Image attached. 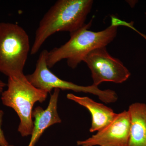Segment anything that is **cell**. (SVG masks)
I'll return each mask as SVG.
<instances>
[{"label": "cell", "mask_w": 146, "mask_h": 146, "mask_svg": "<svg viewBox=\"0 0 146 146\" xmlns=\"http://www.w3.org/2000/svg\"><path fill=\"white\" fill-rule=\"evenodd\" d=\"M3 114V112L2 110H0V146H5L8 145V143L5 137L3 131L1 129Z\"/></svg>", "instance_id": "11"}, {"label": "cell", "mask_w": 146, "mask_h": 146, "mask_svg": "<svg viewBox=\"0 0 146 146\" xmlns=\"http://www.w3.org/2000/svg\"><path fill=\"white\" fill-rule=\"evenodd\" d=\"M128 111L130 121L128 146H146V104H132Z\"/></svg>", "instance_id": "10"}, {"label": "cell", "mask_w": 146, "mask_h": 146, "mask_svg": "<svg viewBox=\"0 0 146 146\" xmlns=\"http://www.w3.org/2000/svg\"><path fill=\"white\" fill-rule=\"evenodd\" d=\"M130 125L129 113L124 110L117 114L112 122L96 134L77 143L80 146H128Z\"/></svg>", "instance_id": "7"}, {"label": "cell", "mask_w": 146, "mask_h": 146, "mask_svg": "<svg viewBox=\"0 0 146 146\" xmlns=\"http://www.w3.org/2000/svg\"><path fill=\"white\" fill-rule=\"evenodd\" d=\"M132 30H133V31H134L136 32V33L140 35H141L142 37H143L144 39L146 40V35L144 34V33H142L140 32V31H138V30L136 29L135 27L133 28Z\"/></svg>", "instance_id": "14"}, {"label": "cell", "mask_w": 146, "mask_h": 146, "mask_svg": "<svg viewBox=\"0 0 146 146\" xmlns=\"http://www.w3.org/2000/svg\"><path fill=\"white\" fill-rule=\"evenodd\" d=\"M30 50L29 37L18 24L0 23V72L7 76L24 74Z\"/></svg>", "instance_id": "4"}, {"label": "cell", "mask_w": 146, "mask_h": 146, "mask_svg": "<svg viewBox=\"0 0 146 146\" xmlns=\"http://www.w3.org/2000/svg\"><path fill=\"white\" fill-rule=\"evenodd\" d=\"M92 0H58L45 13L35 32L31 54H36L48 38L56 32L70 34L85 25L91 12Z\"/></svg>", "instance_id": "1"}, {"label": "cell", "mask_w": 146, "mask_h": 146, "mask_svg": "<svg viewBox=\"0 0 146 146\" xmlns=\"http://www.w3.org/2000/svg\"><path fill=\"white\" fill-rule=\"evenodd\" d=\"M145 16H146V12H145Z\"/></svg>", "instance_id": "16"}, {"label": "cell", "mask_w": 146, "mask_h": 146, "mask_svg": "<svg viewBox=\"0 0 146 146\" xmlns=\"http://www.w3.org/2000/svg\"><path fill=\"white\" fill-rule=\"evenodd\" d=\"M7 86V89L2 93L3 104L17 113L20 119L18 131L21 136L31 135L33 108L36 102L44 101L48 93L33 86L24 74L9 77Z\"/></svg>", "instance_id": "3"}, {"label": "cell", "mask_w": 146, "mask_h": 146, "mask_svg": "<svg viewBox=\"0 0 146 146\" xmlns=\"http://www.w3.org/2000/svg\"><path fill=\"white\" fill-rule=\"evenodd\" d=\"M5 146H14L11 145H6Z\"/></svg>", "instance_id": "15"}, {"label": "cell", "mask_w": 146, "mask_h": 146, "mask_svg": "<svg viewBox=\"0 0 146 146\" xmlns=\"http://www.w3.org/2000/svg\"><path fill=\"white\" fill-rule=\"evenodd\" d=\"M92 23L91 20L78 30L70 33V39L65 44L48 52L46 62L49 68L66 59L68 66L75 69L92 51L106 47L117 36L119 27L111 24L104 30L94 32L89 30Z\"/></svg>", "instance_id": "2"}, {"label": "cell", "mask_w": 146, "mask_h": 146, "mask_svg": "<svg viewBox=\"0 0 146 146\" xmlns=\"http://www.w3.org/2000/svg\"><path fill=\"white\" fill-rule=\"evenodd\" d=\"M48 51L41 52L37 59L34 72L26 76L28 81L38 89L50 93L54 89L62 90H72L76 92H82L93 94L98 97L102 102L106 104L117 102L118 96L115 91L110 89L102 90L98 86H80L73 82L65 81L58 77L49 70L47 65Z\"/></svg>", "instance_id": "5"}, {"label": "cell", "mask_w": 146, "mask_h": 146, "mask_svg": "<svg viewBox=\"0 0 146 146\" xmlns=\"http://www.w3.org/2000/svg\"><path fill=\"white\" fill-rule=\"evenodd\" d=\"M60 91L59 89H54L46 109L38 106L33 111L32 117L35 118V121L31 138L28 146H35L46 129L55 124L61 122L57 112V102Z\"/></svg>", "instance_id": "8"}, {"label": "cell", "mask_w": 146, "mask_h": 146, "mask_svg": "<svg viewBox=\"0 0 146 146\" xmlns=\"http://www.w3.org/2000/svg\"><path fill=\"white\" fill-rule=\"evenodd\" d=\"M68 99L75 102L89 110L92 117L91 132L99 131L104 128L114 119L117 113L111 108L98 103L87 97H79L74 94H67Z\"/></svg>", "instance_id": "9"}, {"label": "cell", "mask_w": 146, "mask_h": 146, "mask_svg": "<svg viewBox=\"0 0 146 146\" xmlns=\"http://www.w3.org/2000/svg\"><path fill=\"white\" fill-rule=\"evenodd\" d=\"M106 47L92 51L83 60L91 71L93 84L96 86L104 82L122 83L131 75L130 72L122 62L110 55Z\"/></svg>", "instance_id": "6"}, {"label": "cell", "mask_w": 146, "mask_h": 146, "mask_svg": "<svg viewBox=\"0 0 146 146\" xmlns=\"http://www.w3.org/2000/svg\"><path fill=\"white\" fill-rule=\"evenodd\" d=\"M7 85V84H6L0 80V94L3 93L4 89Z\"/></svg>", "instance_id": "12"}, {"label": "cell", "mask_w": 146, "mask_h": 146, "mask_svg": "<svg viewBox=\"0 0 146 146\" xmlns=\"http://www.w3.org/2000/svg\"><path fill=\"white\" fill-rule=\"evenodd\" d=\"M127 1L131 7H134L135 5H136V4L138 2L137 1Z\"/></svg>", "instance_id": "13"}]
</instances>
